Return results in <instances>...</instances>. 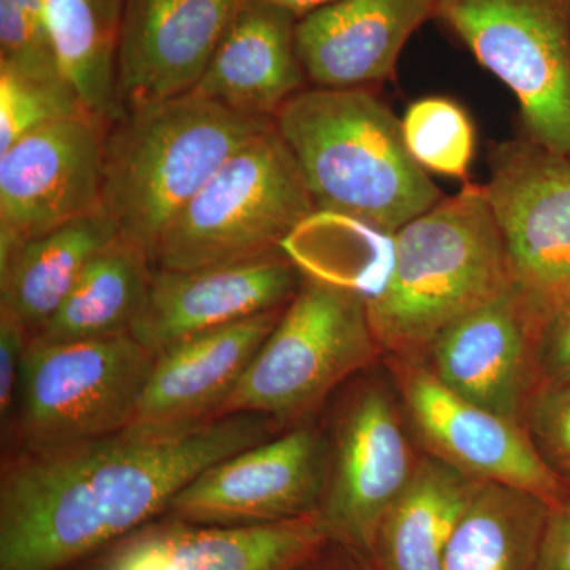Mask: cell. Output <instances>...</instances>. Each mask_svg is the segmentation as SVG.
I'll return each instance as SVG.
<instances>
[{
	"mask_svg": "<svg viewBox=\"0 0 570 570\" xmlns=\"http://www.w3.org/2000/svg\"><path fill=\"white\" fill-rule=\"evenodd\" d=\"M510 288L542 332L570 299V157L523 138L499 142L482 186Z\"/></svg>",
	"mask_w": 570,
	"mask_h": 570,
	"instance_id": "obj_9",
	"label": "cell"
},
{
	"mask_svg": "<svg viewBox=\"0 0 570 570\" xmlns=\"http://www.w3.org/2000/svg\"><path fill=\"white\" fill-rule=\"evenodd\" d=\"M26 326L0 307V423L2 441L9 436L20 390L22 363L31 343Z\"/></svg>",
	"mask_w": 570,
	"mask_h": 570,
	"instance_id": "obj_30",
	"label": "cell"
},
{
	"mask_svg": "<svg viewBox=\"0 0 570 570\" xmlns=\"http://www.w3.org/2000/svg\"><path fill=\"white\" fill-rule=\"evenodd\" d=\"M0 69L29 80L69 85L59 67L40 0H0Z\"/></svg>",
	"mask_w": 570,
	"mask_h": 570,
	"instance_id": "obj_28",
	"label": "cell"
},
{
	"mask_svg": "<svg viewBox=\"0 0 570 570\" xmlns=\"http://www.w3.org/2000/svg\"><path fill=\"white\" fill-rule=\"evenodd\" d=\"M273 420L232 414L179 426L130 425L50 453H7L0 570H73L163 519L217 461L275 436Z\"/></svg>",
	"mask_w": 570,
	"mask_h": 570,
	"instance_id": "obj_1",
	"label": "cell"
},
{
	"mask_svg": "<svg viewBox=\"0 0 570 570\" xmlns=\"http://www.w3.org/2000/svg\"><path fill=\"white\" fill-rule=\"evenodd\" d=\"M328 472L324 431L299 423L217 461L176 494L165 519L255 527L318 515Z\"/></svg>",
	"mask_w": 570,
	"mask_h": 570,
	"instance_id": "obj_12",
	"label": "cell"
},
{
	"mask_svg": "<svg viewBox=\"0 0 570 570\" xmlns=\"http://www.w3.org/2000/svg\"><path fill=\"white\" fill-rule=\"evenodd\" d=\"M381 352L362 296L302 275L217 417L254 414L279 426L298 422Z\"/></svg>",
	"mask_w": 570,
	"mask_h": 570,
	"instance_id": "obj_6",
	"label": "cell"
},
{
	"mask_svg": "<svg viewBox=\"0 0 570 570\" xmlns=\"http://www.w3.org/2000/svg\"><path fill=\"white\" fill-rule=\"evenodd\" d=\"M245 2L126 0L116 56L119 116L194 92Z\"/></svg>",
	"mask_w": 570,
	"mask_h": 570,
	"instance_id": "obj_14",
	"label": "cell"
},
{
	"mask_svg": "<svg viewBox=\"0 0 570 570\" xmlns=\"http://www.w3.org/2000/svg\"><path fill=\"white\" fill-rule=\"evenodd\" d=\"M296 22L283 7L246 0L194 92L242 115L275 121L305 80Z\"/></svg>",
	"mask_w": 570,
	"mask_h": 570,
	"instance_id": "obj_19",
	"label": "cell"
},
{
	"mask_svg": "<svg viewBox=\"0 0 570 570\" xmlns=\"http://www.w3.org/2000/svg\"><path fill=\"white\" fill-rule=\"evenodd\" d=\"M438 0H336L296 22V50L317 88H363L395 71Z\"/></svg>",
	"mask_w": 570,
	"mask_h": 570,
	"instance_id": "obj_17",
	"label": "cell"
},
{
	"mask_svg": "<svg viewBox=\"0 0 570 570\" xmlns=\"http://www.w3.org/2000/svg\"><path fill=\"white\" fill-rule=\"evenodd\" d=\"M328 540L318 515L255 527L163 517L129 535L141 570H295Z\"/></svg>",
	"mask_w": 570,
	"mask_h": 570,
	"instance_id": "obj_20",
	"label": "cell"
},
{
	"mask_svg": "<svg viewBox=\"0 0 570 570\" xmlns=\"http://www.w3.org/2000/svg\"><path fill=\"white\" fill-rule=\"evenodd\" d=\"M116 238L115 224L100 212L0 253V307L36 336L89 262Z\"/></svg>",
	"mask_w": 570,
	"mask_h": 570,
	"instance_id": "obj_21",
	"label": "cell"
},
{
	"mask_svg": "<svg viewBox=\"0 0 570 570\" xmlns=\"http://www.w3.org/2000/svg\"><path fill=\"white\" fill-rule=\"evenodd\" d=\"M59 67L86 110L108 126L119 116L116 56L126 0H40Z\"/></svg>",
	"mask_w": 570,
	"mask_h": 570,
	"instance_id": "obj_24",
	"label": "cell"
},
{
	"mask_svg": "<svg viewBox=\"0 0 570 570\" xmlns=\"http://www.w3.org/2000/svg\"><path fill=\"white\" fill-rule=\"evenodd\" d=\"M483 482L428 455L379 524L374 570H441L461 519Z\"/></svg>",
	"mask_w": 570,
	"mask_h": 570,
	"instance_id": "obj_22",
	"label": "cell"
},
{
	"mask_svg": "<svg viewBox=\"0 0 570 570\" xmlns=\"http://www.w3.org/2000/svg\"><path fill=\"white\" fill-rule=\"evenodd\" d=\"M412 159L425 171L466 179L475 130L466 110L448 97H425L409 105L401 119Z\"/></svg>",
	"mask_w": 570,
	"mask_h": 570,
	"instance_id": "obj_26",
	"label": "cell"
},
{
	"mask_svg": "<svg viewBox=\"0 0 570 570\" xmlns=\"http://www.w3.org/2000/svg\"><path fill=\"white\" fill-rule=\"evenodd\" d=\"M509 287L493 213L482 186L468 184L396 232L392 275L367 314L382 352L422 358L445 328Z\"/></svg>",
	"mask_w": 570,
	"mask_h": 570,
	"instance_id": "obj_4",
	"label": "cell"
},
{
	"mask_svg": "<svg viewBox=\"0 0 570 570\" xmlns=\"http://www.w3.org/2000/svg\"><path fill=\"white\" fill-rule=\"evenodd\" d=\"M534 570H570V493L549 509Z\"/></svg>",
	"mask_w": 570,
	"mask_h": 570,
	"instance_id": "obj_32",
	"label": "cell"
},
{
	"mask_svg": "<svg viewBox=\"0 0 570 570\" xmlns=\"http://www.w3.org/2000/svg\"><path fill=\"white\" fill-rule=\"evenodd\" d=\"M153 275L149 255L118 236L89 262L61 307L32 340L63 343L132 332Z\"/></svg>",
	"mask_w": 570,
	"mask_h": 570,
	"instance_id": "obj_23",
	"label": "cell"
},
{
	"mask_svg": "<svg viewBox=\"0 0 570 570\" xmlns=\"http://www.w3.org/2000/svg\"><path fill=\"white\" fill-rule=\"evenodd\" d=\"M538 358L540 392L570 381V299L543 325Z\"/></svg>",
	"mask_w": 570,
	"mask_h": 570,
	"instance_id": "obj_31",
	"label": "cell"
},
{
	"mask_svg": "<svg viewBox=\"0 0 570 570\" xmlns=\"http://www.w3.org/2000/svg\"><path fill=\"white\" fill-rule=\"evenodd\" d=\"M318 212L395 235L442 200L409 154L401 121L363 88L299 91L275 118Z\"/></svg>",
	"mask_w": 570,
	"mask_h": 570,
	"instance_id": "obj_2",
	"label": "cell"
},
{
	"mask_svg": "<svg viewBox=\"0 0 570 570\" xmlns=\"http://www.w3.org/2000/svg\"><path fill=\"white\" fill-rule=\"evenodd\" d=\"M434 18L517 97L528 138L570 157V0H438Z\"/></svg>",
	"mask_w": 570,
	"mask_h": 570,
	"instance_id": "obj_8",
	"label": "cell"
},
{
	"mask_svg": "<svg viewBox=\"0 0 570 570\" xmlns=\"http://www.w3.org/2000/svg\"><path fill=\"white\" fill-rule=\"evenodd\" d=\"M302 273L284 253L187 272L154 268L132 335L157 354L198 333L281 309Z\"/></svg>",
	"mask_w": 570,
	"mask_h": 570,
	"instance_id": "obj_16",
	"label": "cell"
},
{
	"mask_svg": "<svg viewBox=\"0 0 570 570\" xmlns=\"http://www.w3.org/2000/svg\"><path fill=\"white\" fill-rule=\"evenodd\" d=\"M549 509L523 491L482 483L441 570H534Z\"/></svg>",
	"mask_w": 570,
	"mask_h": 570,
	"instance_id": "obj_25",
	"label": "cell"
},
{
	"mask_svg": "<svg viewBox=\"0 0 570 570\" xmlns=\"http://www.w3.org/2000/svg\"><path fill=\"white\" fill-rule=\"evenodd\" d=\"M407 419L428 455L468 478L560 504L570 480L551 466L530 428L494 414L445 387L422 358L392 356Z\"/></svg>",
	"mask_w": 570,
	"mask_h": 570,
	"instance_id": "obj_11",
	"label": "cell"
},
{
	"mask_svg": "<svg viewBox=\"0 0 570 570\" xmlns=\"http://www.w3.org/2000/svg\"><path fill=\"white\" fill-rule=\"evenodd\" d=\"M528 428L551 466L570 480V381L535 396Z\"/></svg>",
	"mask_w": 570,
	"mask_h": 570,
	"instance_id": "obj_29",
	"label": "cell"
},
{
	"mask_svg": "<svg viewBox=\"0 0 570 570\" xmlns=\"http://www.w3.org/2000/svg\"><path fill=\"white\" fill-rule=\"evenodd\" d=\"M266 2L275 3L277 7L292 11L299 20V18L313 13V11L322 9V7L330 6V3L336 2V0H266Z\"/></svg>",
	"mask_w": 570,
	"mask_h": 570,
	"instance_id": "obj_34",
	"label": "cell"
},
{
	"mask_svg": "<svg viewBox=\"0 0 570 570\" xmlns=\"http://www.w3.org/2000/svg\"><path fill=\"white\" fill-rule=\"evenodd\" d=\"M284 307L157 352L132 425L179 426L217 417Z\"/></svg>",
	"mask_w": 570,
	"mask_h": 570,
	"instance_id": "obj_18",
	"label": "cell"
},
{
	"mask_svg": "<svg viewBox=\"0 0 570 570\" xmlns=\"http://www.w3.org/2000/svg\"><path fill=\"white\" fill-rule=\"evenodd\" d=\"M295 570H374L370 558L330 539Z\"/></svg>",
	"mask_w": 570,
	"mask_h": 570,
	"instance_id": "obj_33",
	"label": "cell"
},
{
	"mask_svg": "<svg viewBox=\"0 0 570 570\" xmlns=\"http://www.w3.org/2000/svg\"><path fill=\"white\" fill-rule=\"evenodd\" d=\"M190 92L122 112L107 127L104 213L119 238L154 255L228 157L273 126Z\"/></svg>",
	"mask_w": 570,
	"mask_h": 570,
	"instance_id": "obj_3",
	"label": "cell"
},
{
	"mask_svg": "<svg viewBox=\"0 0 570 570\" xmlns=\"http://www.w3.org/2000/svg\"><path fill=\"white\" fill-rule=\"evenodd\" d=\"M321 517L330 539L370 558L379 524L406 491L419 461L395 397L360 382L333 411Z\"/></svg>",
	"mask_w": 570,
	"mask_h": 570,
	"instance_id": "obj_10",
	"label": "cell"
},
{
	"mask_svg": "<svg viewBox=\"0 0 570 570\" xmlns=\"http://www.w3.org/2000/svg\"><path fill=\"white\" fill-rule=\"evenodd\" d=\"M540 330L512 288L445 328L428 367L456 395L528 426L540 392Z\"/></svg>",
	"mask_w": 570,
	"mask_h": 570,
	"instance_id": "obj_15",
	"label": "cell"
},
{
	"mask_svg": "<svg viewBox=\"0 0 570 570\" xmlns=\"http://www.w3.org/2000/svg\"><path fill=\"white\" fill-rule=\"evenodd\" d=\"M316 212L273 122L228 157L178 214L157 247L154 268L187 272L283 253L288 236Z\"/></svg>",
	"mask_w": 570,
	"mask_h": 570,
	"instance_id": "obj_5",
	"label": "cell"
},
{
	"mask_svg": "<svg viewBox=\"0 0 570 570\" xmlns=\"http://www.w3.org/2000/svg\"><path fill=\"white\" fill-rule=\"evenodd\" d=\"M107 127L85 112L0 153V253L104 212Z\"/></svg>",
	"mask_w": 570,
	"mask_h": 570,
	"instance_id": "obj_13",
	"label": "cell"
},
{
	"mask_svg": "<svg viewBox=\"0 0 570 570\" xmlns=\"http://www.w3.org/2000/svg\"><path fill=\"white\" fill-rule=\"evenodd\" d=\"M156 354L132 333L99 340L31 341L7 453H50L132 425Z\"/></svg>",
	"mask_w": 570,
	"mask_h": 570,
	"instance_id": "obj_7",
	"label": "cell"
},
{
	"mask_svg": "<svg viewBox=\"0 0 570 570\" xmlns=\"http://www.w3.org/2000/svg\"><path fill=\"white\" fill-rule=\"evenodd\" d=\"M85 112L89 111L69 85L29 80L0 69V153L50 124Z\"/></svg>",
	"mask_w": 570,
	"mask_h": 570,
	"instance_id": "obj_27",
	"label": "cell"
}]
</instances>
